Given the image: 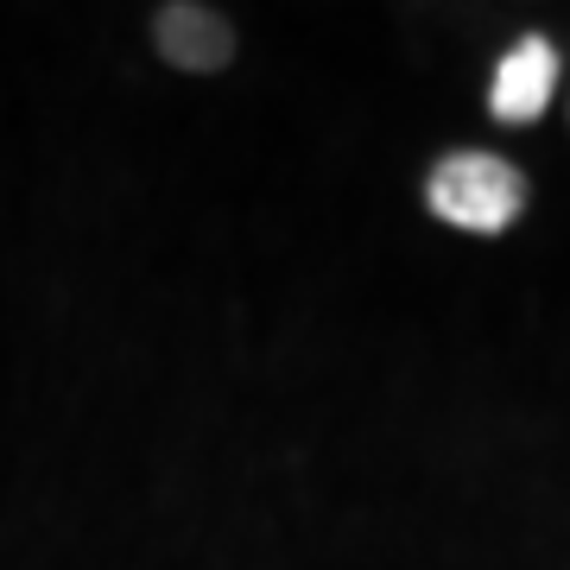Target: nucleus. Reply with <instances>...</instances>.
<instances>
[{
    "mask_svg": "<svg viewBox=\"0 0 570 570\" xmlns=\"http://www.w3.org/2000/svg\"><path fill=\"white\" fill-rule=\"evenodd\" d=\"M153 39H159V58L178 63V70H223L235 58V32L216 7H197V0H178V7H159V20H153Z\"/></svg>",
    "mask_w": 570,
    "mask_h": 570,
    "instance_id": "nucleus-2",
    "label": "nucleus"
},
{
    "mask_svg": "<svg viewBox=\"0 0 570 570\" xmlns=\"http://www.w3.org/2000/svg\"><path fill=\"white\" fill-rule=\"evenodd\" d=\"M425 209L463 235H501L527 209V178L501 153H444L425 178Z\"/></svg>",
    "mask_w": 570,
    "mask_h": 570,
    "instance_id": "nucleus-1",
    "label": "nucleus"
},
{
    "mask_svg": "<svg viewBox=\"0 0 570 570\" xmlns=\"http://www.w3.org/2000/svg\"><path fill=\"white\" fill-rule=\"evenodd\" d=\"M551 82H558V51H551V39H532L527 32V39L501 58V70H494V82H489L494 121H508V127L539 121L546 102H551Z\"/></svg>",
    "mask_w": 570,
    "mask_h": 570,
    "instance_id": "nucleus-3",
    "label": "nucleus"
}]
</instances>
